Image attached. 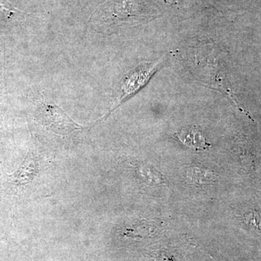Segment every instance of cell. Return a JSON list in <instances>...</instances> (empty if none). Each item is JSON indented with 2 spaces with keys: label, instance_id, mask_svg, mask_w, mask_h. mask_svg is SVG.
Here are the masks:
<instances>
[{
  "label": "cell",
  "instance_id": "cell-1",
  "mask_svg": "<svg viewBox=\"0 0 261 261\" xmlns=\"http://www.w3.org/2000/svg\"><path fill=\"white\" fill-rule=\"evenodd\" d=\"M165 60V58H162L158 61L140 63L130 70L122 82L119 95L112 111L143 88L151 77L161 68Z\"/></svg>",
  "mask_w": 261,
  "mask_h": 261
},
{
  "label": "cell",
  "instance_id": "cell-2",
  "mask_svg": "<svg viewBox=\"0 0 261 261\" xmlns=\"http://www.w3.org/2000/svg\"><path fill=\"white\" fill-rule=\"evenodd\" d=\"M133 0H113L106 3L99 12L104 13L105 10L106 13H111L112 18L121 20L132 18V16L138 18V14L134 11L137 10Z\"/></svg>",
  "mask_w": 261,
  "mask_h": 261
},
{
  "label": "cell",
  "instance_id": "cell-3",
  "mask_svg": "<svg viewBox=\"0 0 261 261\" xmlns=\"http://www.w3.org/2000/svg\"><path fill=\"white\" fill-rule=\"evenodd\" d=\"M177 137L182 143L196 150H202L210 146L202 132L195 127L182 128L177 134Z\"/></svg>",
  "mask_w": 261,
  "mask_h": 261
},
{
  "label": "cell",
  "instance_id": "cell-4",
  "mask_svg": "<svg viewBox=\"0 0 261 261\" xmlns=\"http://www.w3.org/2000/svg\"><path fill=\"white\" fill-rule=\"evenodd\" d=\"M163 1L165 2V3H170L171 2V0H163Z\"/></svg>",
  "mask_w": 261,
  "mask_h": 261
}]
</instances>
